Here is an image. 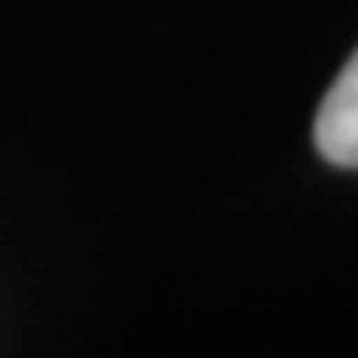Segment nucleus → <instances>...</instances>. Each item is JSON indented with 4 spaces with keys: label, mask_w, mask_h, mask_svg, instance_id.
Returning <instances> with one entry per match:
<instances>
[{
    "label": "nucleus",
    "mask_w": 358,
    "mask_h": 358,
    "mask_svg": "<svg viewBox=\"0 0 358 358\" xmlns=\"http://www.w3.org/2000/svg\"><path fill=\"white\" fill-rule=\"evenodd\" d=\"M317 149L335 168H358V52L317 107Z\"/></svg>",
    "instance_id": "nucleus-1"
}]
</instances>
